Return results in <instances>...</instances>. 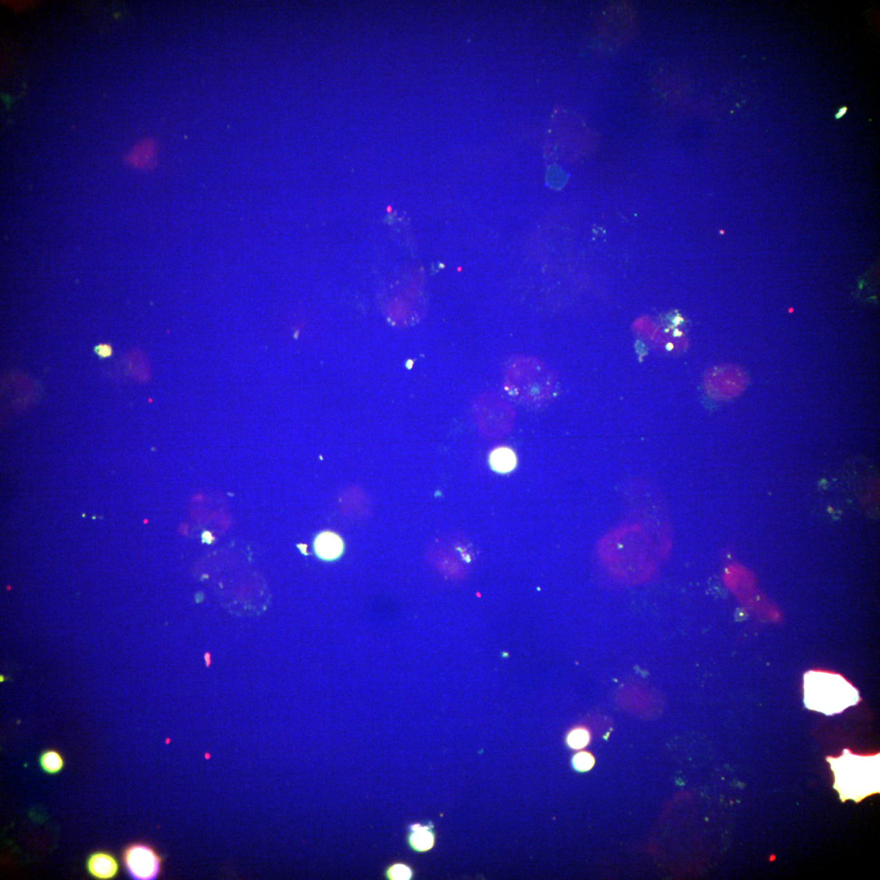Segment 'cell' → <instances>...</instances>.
I'll use <instances>...</instances> for the list:
<instances>
[{"mask_svg":"<svg viewBox=\"0 0 880 880\" xmlns=\"http://www.w3.org/2000/svg\"><path fill=\"white\" fill-rule=\"evenodd\" d=\"M804 702L810 710L839 714L860 701L859 690L841 675L810 671L804 676Z\"/></svg>","mask_w":880,"mask_h":880,"instance_id":"cell-3","label":"cell"},{"mask_svg":"<svg viewBox=\"0 0 880 880\" xmlns=\"http://www.w3.org/2000/svg\"><path fill=\"white\" fill-rule=\"evenodd\" d=\"M410 846L418 852H427L435 845V836L430 827L416 824L411 828Z\"/></svg>","mask_w":880,"mask_h":880,"instance_id":"cell-8","label":"cell"},{"mask_svg":"<svg viewBox=\"0 0 880 880\" xmlns=\"http://www.w3.org/2000/svg\"><path fill=\"white\" fill-rule=\"evenodd\" d=\"M124 861L130 877L135 880H155L162 873V857L148 843H135L126 847Z\"/></svg>","mask_w":880,"mask_h":880,"instance_id":"cell-4","label":"cell"},{"mask_svg":"<svg viewBox=\"0 0 880 880\" xmlns=\"http://www.w3.org/2000/svg\"><path fill=\"white\" fill-rule=\"evenodd\" d=\"M412 877V870L404 864H395L387 870V877L391 879H409Z\"/></svg>","mask_w":880,"mask_h":880,"instance_id":"cell-12","label":"cell"},{"mask_svg":"<svg viewBox=\"0 0 880 880\" xmlns=\"http://www.w3.org/2000/svg\"><path fill=\"white\" fill-rule=\"evenodd\" d=\"M344 540L335 532L326 531L315 536L314 550L317 556L324 561H335L344 552Z\"/></svg>","mask_w":880,"mask_h":880,"instance_id":"cell-5","label":"cell"},{"mask_svg":"<svg viewBox=\"0 0 880 880\" xmlns=\"http://www.w3.org/2000/svg\"><path fill=\"white\" fill-rule=\"evenodd\" d=\"M87 868L92 877L101 880L115 878L119 870L115 857L106 852H94L88 857Z\"/></svg>","mask_w":880,"mask_h":880,"instance_id":"cell-6","label":"cell"},{"mask_svg":"<svg viewBox=\"0 0 880 880\" xmlns=\"http://www.w3.org/2000/svg\"><path fill=\"white\" fill-rule=\"evenodd\" d=\"M880 754L855 755L845 749L839 757L828 756L827 761L834 774V788L843 802L863 799L880 792Z\"/></svg>","mask_w":880,"mask_h":880,"instance_id":"cell-2","label":"cell"},{"mask_svg":"<svg viewBox=\"0 0 880 880\" xmlns=\"http://www.w3.org/2000/svg\"><path fill=\"white\" fill-rule=\"evenodd\" d=\"M39 763L42 769L50 774L59 773L65 765L62 756L56 750H48L42 753Z\"/></svg>","mask_w":880,"mask_h":880,"instance_id":"cell-9","label":"cell"},{"mask_svg":"<svg viewBox=\"0 0 880 880\" xmlns=\"http://www.w3.org/2000/svg\"><path fill=\"white\" fill-rule=\"evenodd\" d=\"M573 765L580 772L589 771L594 765V758L589 752H580L573 757Z\"/></svg>","mask_w":880,"mask_h":880,"instance_id":"cell-11","label":"cell"},{"mask_svg":"<svg viewBox=\"0 0 880 880\" xmlns=\"http://www.w3.org/2000/svg\"><path fill=\"white\" fill-rule=\"evenodd\" d=\"M590 740L589 731L583 728L573 730L568 735L567 743L573 749H581L588 745Z\"/></svg>","mask_w":880,"mask_h":880,"instance_id":"cell-10","label":"cell"},{"mask_svg":"<svg viewBox=\"0 0 880 880\" xmlns=\"http://www.w3.org/2000/svg\"><path fill=\"white\" fill-rule=\"evenodd\" d=\"M94 351L100 358H109L113 354V347L110 344H99L94 347Z\"/></svg>","mask_w":880,"mask_h":880,"instance_id":"cell-13","label":"cell"},{"mask_svg":"<svg viewBox=\"0 0 880 880\" xmlns=\"http://www.w3.org/2000/svg\"><path fill=\"white\" fill-rule=\"evenodd\" d=\"M600 551L624 576L648 575L654 560L669 553L672 540L667 526L657 520L623 523L603 537Z\"/></svg>","mask_w":880,"mask_h":880,"instance_id":"cell-1","label":"cell"},{"mask_svg":"<svg viewBox=\"0 0 880 880\" xmlns=\"http://www.w3.org/2000/svg\"><path fill=\"white\" fill-rule=\"evenodd\" d=\"M846 112H847L846 107L841 108V109L839 110V112L837 113L836 115L837 119H841V117H842L843 115L846 114Z\"/></svg>","mask_w":880,"mask_h":880,"instance_id":"cell-14","label":"cell"},{"mask_svg":"<svg viewBox=\"0 0 880 880\" xmlns=\"http://www.w3.org/2000/svg\"><path fill=\"white\" fill-rule=\"evenodd\" d=\"M489 464L491 469L496 473H511L516 468L518 459L516 453L509 447H498L491 451L489 455Z\"/></svg>","mask_w":880,"mask_h":880,"instance_id":"cell-7","label":"cell"}]
</instances>
